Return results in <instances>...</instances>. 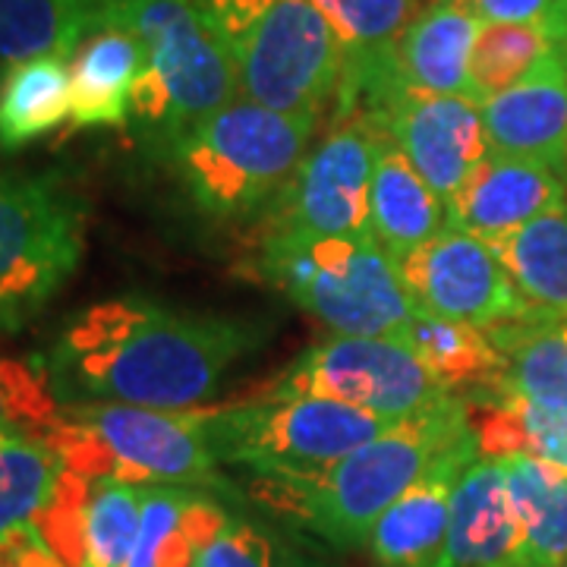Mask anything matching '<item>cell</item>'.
Returning <instances> with one entry per match:
<instances>
[{"instance_id": "8", "label": "cell", "mask_w": 567, "mask_h": 567, "mask_svg": "<svg viewBox=\"0 0 567 567\" xmlns=\"http://www.w3.org/2000/svg\"><path fill=\"white\" fill-rule=\"evenodd\" d=\"M391 425L360 406L303 394H262L246 404L203 410L205 439L218 464L246 466L252 476L316 473Z\"/></svg>"}, {"instance_id": "37", "label": "cell", "mask_w": 567, "mask_h": 567, "mask_svg": "<svg viewBox=\"0 0 567 567\" xmlns=\"http://www.w3.org/2000/svg\"><path fill=\"white\" fill-rule=\"evenodd\" d=\"M505 567H514V565H505Z\"/></svg>"}, {"instance_id": "32", "label": "cell", "mask_w": 567, "mask_h": 567, "mask_svg": "<svg viewBox=\"0 0 567 567\" xmlns=\"http://www.w3.org/2000/svg\"><path fill=\"white\" fill-rule=\"evenodd\" d=\"M61 406L48 365L22 357H0V432L44 439Z\"/></svg>"}, {"instance_id": "30", "label": "cell", "mask_w": 567, "mask_h": 567, "mask_svg": "<svg viewBox=\"0 0 567 567\" xmlns=\"http://www.w3.org/2000/svg\"><path fill=\"white\" fill-rule=\"evenodd\" d=\"M142 517V486L89 480L82 495L73 567H126Z\"/></svg>"}, {"instance_id": "19", "label": "cell", "mask_w": 567, "mask_h": 567, "mask_svg": "<svg viewBox=\"0 0 567 567\" xmlns=\"http://www.w3.org/2000/svg\"><path fill=\"white\" fill-rule=\"evenodd\" d=\"M447 227L445 199L425 183L404 152L382 133L372 189H369V230L398 265L413 249L429 244Z\"/></svg>"}, {"instance_id": "18", "label": "cell", "mask_w": 567, "mask_h": 567, "mask_svg": "<svg viewBox=\"0 0 567 567\" xmlns=\"http://www.w3.org/2000/svg\"><path fill=\"white\" fill-rule=\"evenodd\" d=\"M480 461L476 447L447 454L420 483L388 507L369 536L372 561L379 567H432L445 548L454 486L466 466Z\"/></svg>"}, {"instance_id": "5", "label": "cell", "mask_w": 567, "mask_h": 567, "mask_svg": "<svg viewBox=\"0 0 567 567\" xmlns=\"http://www.w3.org/2000/svg\"><path fill=\"white\" fill-rule=\"evenodd\" d=\"M259 278L347 338H398L416 312L398 265L363 234L265 230Z\"/></svg>"}, {"instance_id": "28", "label": "cell", "mask_w": 567, "mask_h": 567, "mask_svg": "<svg viewBox=\"0 0 567 567\" xmlns=\"http://www.w3.org/2000/svg\"><path fill=\"white\" fill-rule=\"evenodd\" d=\"M70 121V63L35 58L13 63L0 76V148L20 152Z\"/></svg>"}, {"instance_id": "33", "label": "cell", "mask_w": 567, "mask_h": 567, "mask_svg": "<svg viewBox=\"0 0 567 567\" xmlns=\"http://www.w3.org/2000/svg\"><path fill=\"white\" fill-rule=\"evenodd\" d=\"M278 546L246 517H227L221 533L208 543L196 567H275Z\"/></svg>"}, {"instance_id": "38", "label": "cell", "mask_w": 567, "mask_h": 567, "mask_svg": "<svg viewBox=\"0 0 567 567\" xmlns=\"http://www.w3.org/2000/svg\"><path fill=\"white\" fill-rule=\"evenodd\" d=\"M565 567H567V565H565Z\"/></svg>"}, {"instance_id": "6", "label": "cell", "mask_w": 567, "mask_h": 567, "mask_svg": "<svg viewBox=\"0 0 567 567\" xmlns=\"http://www.w3.org/2000/svg\"><path fill=\"white\" fill-rule=\"evenodd\" d=\"M44 442L85 480L130 486L227 488L203 429V410L63 404Z\"/></svg>"}, {"instance_id": "26", "label": "cell", "mask_w": 567, "mask_h": 567, "mask_svg": "<svg viewBox=\"0 0 567 567\" xmlns=\"http://www.w3.org/2000/svg\"><path fill=\"white\" fill-rule=\"evenodd\" d=\"M488 249L536 316H567V205L488 240Z\"/></svg>"}, {"instance_id": "22", "label": "cell", "mask_w": 567, "mask_h": 567, "mask_svg": "<svg viewBox=\"0 0 567 567\" xmlns=\"http://www.w3.org/2000/svg\"><path fill=\"white\" fill-rule=\"evenodd\" d=\"M121 0H0V66L35 58L73 61L92 35L114 25Z\"/></svg>"}, {"instance_id": "11", "label": "cell", "mask_w": 567, "mask_h": 567, "mask_svg": "<svg viewBox=\"0 0 567 567\" xmlns=\"http://www.w3.org/2000/svg\"><path fill=\"white\" fill-rule=\"evenodd\" d=\"M382 130L363 114L341 117L275 199L268 230L363 234Z\"/></svg>"}, {"instance_id": "4", "label": "cell", "mask_w": 567, "mask_h": 567, "mask_svg": "<svg viewBox=\"0 0 567 567\" xmlns=\"http://www.w3.org/2000/svg\"><path fill=\"white\" fill-rule=\"evenodd\" d=\"M114 25L142 44L130 123L155 152H171L212 114L240 99L230 58L193 0H121Z\"/></svg>"}, {"instance_id": "3", "label": "cell", "mask_w": 567, "mask_h": 567, "mask_svg": "<svg viewBox=\"0 0 567 567\" xmlns=\"http://www.w3.org/2000/svg\"><path fill=\"white\" fill-rule=\"evenodd\" d=\"M230 58L240 99L322 121L338 102L344 58L309 0H193Z\"/></svg>"}, {"instance_id": "1", "label": "cell", "mask_w": 567, "mask_h": 567, "mask_svg": "<svg viewBox=\"0 0 567 567\" xmlns=\"http://www.w3.org/2000/svg\"><path fill=\"white\" fill-rule=\"evenodd\" d=\"M262 341L252 319L117 297L63 324L48 372L61 404L196 410Z\"/></svg>"}, {"instance_id": "9", "label": "cell", "mask_w": 567, "mask_h": 567, "mask_svg": "<svg viewBox=\"0 0 567 567\" xmlns=\"http://www.w3.org/2000/svg\"><path fill=\"white\" fill-rule=\"evenodd\" d=\"M89 208L58 174H0V338L20 331L76 275Z\"/></svg>"}, {"instance_id": "12", "label": "cell", "mask_w": 567, "mask_h": 567, "mask_svg": "<svg viewBox=\"0 0 567 567\" xmlns=\"http://www.w3.org/2000/svg\"><path fill=\"white\" fill-rule=\"evenodd\" d=\"M413 309L480 328H502L536 316L488 244L445 227L398 262Z\"/></svg>"}, {"instance_id": "16", "label": "cell", "mask_w": 567, "mask_h": 567, "mask_svg": "<svg viewBox=\"0 0 567 567\" xmlns=\"http://www.w3.org/2000/svg\"><path fill=\"white\" fill-rule=\"evenodd\" d=\"M495 155L543 162L567 174V54H551L527 80L483 104Z\"/></svg>"}, {"instance_id": "21", "label": "cell", "mask_w": 567, "mask_h": 567, "mask_svg": "<svg viewBox=\"0 0 567 567\" xmlns=\"http://www.w3.org/2000/svg\"><path fill=\"white\" fill-rule=\"evenodd\" d=\"M142 63L140 39L121 25L85 41L70 61V126H130Z\"/></svg>"}, {"instance_id": "20", "label": "cell", "mask_w": 567, "mask_h": 567, "mask_svg": "<svg viewBox=\"0 0 567 567\" xmlns=\"http://www.w3.org/2000/svg\"><path fill=\"white\" fill-rule=\"evenodd\" d=\"M480 25L464 0H432L394 48L406 89L470 99V58Z\"/></svg>"}, {"instance_id": "34", "label": "cell", "mask_w": 567, "mask_h": 567, "mask_svg": "<svg viewBox=\"0 0 567 567\" xmlns=\"http://www.w3.org/2000/svg\"><path fill=\"white\" fill-rule=\"evenodd\" d=\"M480 22L539 25L567 48V0H464Z\"/></svg>"}, {"instance_id": "10", "label": "cell", "mask_w": 567, "mask_h": 567, "mask_svg": "<svg viewBox=\"0 0 567 567\" xmlns=\"http://www.w3.org/2000/svg\"><path fill=\"white\" fill-rule=\"evenodd\" d=\"M268 394H303L360 406L388 423H401L425 406L445 401L447 391L398 338L334 334L271 382Z\"/></svg>"}, {"instance_id": "15", "label": "cell", "mask_w": 567, "mask_h": 567, "mask_svg": "<svg viewBox=\"0 0 567 567\" xmlns=\"http://www.w3.org/2000/svg\"><path fill=\"white\" fill-rule=\"evenodd\" d=\"M565 205L567 174L543 162L492 152L445 208L451 230L488 244Z\"/></svg>"}, {"instance_id": "25", "label": "cell", "mask_w": 567, "mask_h": 567, "mask_svg": "<svg viewBox=\"0 0 567 567\" xmlns=\"http://www.w3.org/2000/svg\"><path fill=\"white\" fill-rule=\"evenodd\" d=\"M398 341L413 350L425 372L451 391H483L502 379V350L495 347L486 328L454 322L416 309L410 322L398 331Z\"/></svg>"}, {"instance_id": "24", "label": "cell", "mask_w": 567, "mask_h": 567, "mask_svg": "<svg viewBox=\"0 0 567 567\" xmlns=\"http://www.w3.org/2000/svg\"><path fill=\"white\" fill-rule=\"evenodd\" d=\"M505 470L517 514L514 567H565L567 470L539 457H507Z\"/></svg>"}, {"instance_id": "7", "label": "cell", "mask_w": 567, "mask_h": 567, "mask_svg": "<svg viewBox=\"0 0 567 567\" xmlns=\"http://www.w3.org/2000/svg\"><path fill=\"white\" fill-rule=\"evenodd\" d=\"M319 121L237 99L186 133L167 155L189 199L215 218H246L275 203L309 155Z\"/></svg>"}, {"instance_id": "13", "label": "cell", "mask_w": 567, "mask_h": 567, "mask_svg": "<svg viewBox=\"0 0 567 567\" xmlns=\"http://www.w3.org/2000/svg\"><path fill=\"white\" fill-rule=\"evenodd\" d=\"M363 117L404 152L445 203L492 155L483 107L466 95H435L401 85Z\"/></svg>"}, {"instance_id": "31", "label": "cell", "mask_w": 567, "mask_h": 567, "mask_svg": "<svg viewBox=\"0 0 567 567\" xmlns=\"http://www.w3.org/2000/svg\"><path fill=\"white\" fill-rule=\"evenodd\" d=\"M551 54H567V48L539 25L483 22L470 58V99L483 107L488 99L527 80Z\"/></svg>"}, {"instance_id": "23", "label": "cell", "mask_w": 567, "mask_h": 567, "mask_svg": "<svg viewBox=\"0 0 567 567\" xmlns=\"http://www.w3.org/2000/svg\"><path fill=\"white\" fill-rule=\"evenodd\" d=\"M480 457H539L567 470V410L520 398L505 388H483L464 398Z\"/></svg>"}, {"instance_id": "29", "label": "cell", "mask_w": 567, "mask_h": 567, "mask_svg": "<svg viewBox=\"0 0 567 567\" xmlns=\"http://www.w3.org/2000/svg\"><path fill=\"white\" fill-rule=\"evenodd\" d=\"M66 466L44 439L0 432V539L39 520L58 502Z\"/></svg>"}, {"instance_id": "2", "label": "cell", "mask_w": 567, "mask_h": 567, "mask_svg": "<svg viewBox=\"0 0 567 567\" xmlns=\"http://www.w3.org/2000/svg\"><path fill=\"white\" fill-rule=\"evenodd\" d=\"M464 447H476L466 404L447 394L324 470L256 476L252 495L331 546H363L406 488Z\"/></svg>"}, {"instance_id": "36", "label": "cell", "mask_w": 567, "mask_h": 567, "mask_svg": "<svg viewBox=\"0 0 567 567\" xmlns=\"http://www.w3.org/2000/svg\"><path fill=\"white\" fill-rule=\"evenodd\" d=\"M275 567H322L316 558L303 555L300 548L293 546H278L275 551Z\"/></svg>"}, {"instance_id": "17", "label": "cell", "mask_w": 567, "mask_h": 567, "mask_svg": "<svg viewBox=\"0 0 567 567\" xmlns=\"http://www.w3.org/2000/svg\"><path fill=\"white\" fill-rule=\"evenodd\" d=\"M517 551V514L505 461L480 457L454 486L445 548L432 567H505Z\"/></svg>"}, {"instance_id": "27", "label": "cell", "mask_w": 567, "mask_h": 567, "mask_svg": "<svg viewBox=\"0 0 567 567\" xmlns=\"http://www.w3.org/2000/svg\"><path fill=\"white\" fill-rule=\"evenodd\" d=\"M488 334L505 360L502 379L492 388L567 410V316H529Z\"/></svg>"}, {"instance_id": "35", "label": "cell", "mask_w": 567, "mask_h": 567, "mask_svg": "<svg viewBox=\"0 0 567 567\" xmlns=\"http://www.w3.org/2000/svg\"><path fill=\"white\" fill-rule=\"evenodd\" d=\"M0 567H66L39 527H22L0 539Z\"/></svg>"}, {"instance_id": "14", "label": "cell", "mask_w": 567, "mask_h": 567, "mask_svg": "<svg viewBox=\"0 0 567 567\" xmlns=\"http://www.w3.org/2000/svg\"><path fill=\"white\" fill-rule=\"evenodd\" d=\"M334 32L344 73L334 102V117L369 114L401 89L394 61L398 39L423 13V0H309Z\"/></svg>"}]
</instances>
